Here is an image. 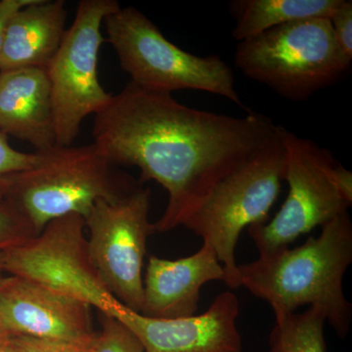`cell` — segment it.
Masks as SVG:
<instances>
[{
	"label": "cell",
	"mask_w": 352,
	"mask_h": 352,
	"mask_svg": "<svg viewBox=\"0 0 352 352\" xmlns=\"http://www.w3.org/2000/svg\"><path fill=\"white\" fill-rule=\"evenodd\" d=\"M63 0H34L17 11L6 25L0 53V72L46 69L66 32Z\"/></svg>",
	"instance_id": "15"
},
{
	"label": "cell",
	"mask_w": 352,
	"mask_h": 352,
	"mask_svg": "<svg viewBox=\"0 0 352 352\" xmlns=\"http://www.w3.org/2000/svg\"><path fill=\"white\" fill-rule=\"evenodd\" d=\"M0 275H1V272H0ZM11 337H12V336L7 331L6 326L3 325L1 319H0V346H4V344H8Z\"/></svg>",
	"instance_id": "25"
},
{
	"label": "cell",
	"mask_w": 352,
	"mask_h": 352,
	"mask_svg": "<svg viewBox=\"0 0 352 352\" xmlns=\"http://www.w3.org/2000/svg\"><path fill=\"white\" fill-rule=\"evenodd\" d=\"M318 237L302 245L281 248L256 261L238 264V284L265 300L273 310L296 312L321 308L331 327L344 339L351 328V303L342 280L352 263V223L349 212L321 227Z\"/></svg>",
	"instance_id": "2"
},
{
	"label": "cell",
	"mask_w": 352,
	"mask_h": 352,
	"mask_svg": "<svg viewBox=\"0 0 352 352\" xmlns=\"http://www.w3.org/2000/svg\"><path fill=\"white\" fill-rule=\"evenodd\" d=\"M352 59L338 43L330 19L296 21L240 41L235 64L280 96L305 101L339 82Z\"/></svg>",
	"instance_id": "4"
},
{
	"label": "cell",
	"mask_w": 352,
	"mask_h": 352,
	"mask_svg": "<svg viewBox=\"0 0 352 352\" xmlns=\"http://www.w3.org/2000/svg\"><path fill=\"white\" fill-rule=\"evenodd\" d=\"M120 7L116 0H82L45 69L58 146L73 145L83 120L100 113L112 100L113 94L99 80L98 56L106 41L101 32L104 20Z\"/></svg>",
	"instance_id": "7"
},
{
	"label": "cell",
	"mask_w": 352,
	"mask_h": 352,
	"mask_svg": "<svg viewBox=\"0 0 352 352\" xmlns=\"http://www.w3.org/2000/svg\"><path fill=\"white\" fill-rule=\"evenodd\" d=\"M335 38L342 51L352 59V2L342 0L330 18Z\"/></svg>",
	"instance_id": "22"
},
{
	"label": "cell",
	"mask_w": 352,
	"mask_h": 352,
	"mask_svg": "<svg viewBox=\"0 0 352 352\" xmlns=\"http://www.w3.org/2000/svg\"><path fill=\"white\" fill-rule=\"evenodd\" d=\"M283 146L285 180L289 193L270 222L250 226L259 256L289 247L298 237L346 214L351 206L338 191L331 176L337 160L328 150L278 126Z\"/></svg>",
	"instance_id": "8"
},
{
	"label": "cell",
	"mask_w": 352,
	"mask_h": 352,
	"mask_svg": "<svg viewBox=\"0 0 352 352\" xmlns=\"http://www.w3.org/2000/svg\"><path fill=\"white\" fill-rule=\"evenodd\" d=\"M212 281L226 283V272L214 249L206 243L195 254L176 261L150 256L143 279L140 314L156 319L193 316L198 310L201 289Z\"/></svg>",
	"instance_id": "13"
},
{
	"label": "cell",
	"mask_w": 352,
	"mask_h": 352,
	"mask_svg": "<svg viewBox=\"0 0 352 352\" xmlns=\"http://www.w3.org/2000/svg\"><path fill=\"white\" fill-rule=\"evenodd\" d=\"M151 190L141 185L119 200H98L85 219L88 249L109 292L122 305L141 314L143 266L147 240L156 233L149 221Z\"/></svg>",
	"instance_id": "10"
},
{
	"label": "cell",
	"mask_w": 352,
	"mask_h": 352,
	"mask_svg": "<svg viewBox=\"0 0 352 352\" xmlns=\"http://www.w3.org/2000/svg\"><path fill=\"white\" fill-rule=\"evenodd\" d=\"M274 327L270 335L268 352H326L321 308L309 307L302 314L273 310Z\"/></svg>",
	"instance_id": "17"
},
{
	"label": "cell",
	"mask_w": 352,
	"mask_h": 352,
	"mask_svg": "<svg viewBox=\"0 0 352 352\" xmlns=\"http://www.w3.org/2000/svg\"><path fill=\"white\" fill-rule=\"evenodd\" d=\"M0 352H14L11 346L8 344H4V346H0Z\"/></svg>",
	"instance_id": "26"
},
{
	"label": "cell",
	"mask_w": 352,
	"mask_h": 352,
	"mask_svg": "<svg viewBox=\"0 0 352 352\" xmlns=\"http://www.w3.org/2000/svg\"><path fill=\"white\" fill-rule=\"evenodd\" d=\"M342 0H235L230 14L235 19L232 38L243 41L296 21L330 19Z\"/></svg>",
	"instance_id": "16"
},
{
	"label": "cell",
	"mask_w": 352,
	"mask_h": 352,
	"mask_svg": "<svg viewBox=\"0 0 352 352\" xmlns=\"http://www.w3.org/2000/svg\"><path fill=\"white\" fill-rule=\"evenodd\" d=\"M331 176L335 186L340 195L349 203L351 207L352 204V173L351 170H346L342 164L336 161L331 170Z\"/></svg>",
	"instance_id": "23"
},
{
	"label": "cell",
	"mask_w": 352,
	"mask_h": 352,
	"mask_svg": "<svg viewBox=\"0 0 352 352\" xmlns=\"http://www.w3.org/2000/svg\"><path fill=\"white\" fill-rule=\"evenodd\" d=\"M85 219L68 214L46 224L36 238L3 252V271L27 278L113 316L122 305L95 267Z\"/></svg>",
	"instance_id": "9"
},
{
	"label": "cell",
	"mask_w": 352,
	"mask_h": 352,
	"mask_svg": "<svg viewBox=\"0 0 352 352\" xmlns=\"http://www.w3.org/2000/svg\"><path fill=\"white\" fill-rule=\"evenodd\" d=\"M34 0H0V53L3 44L4 32L11 17L23 7L32 3Z\"/></svg>",
	"instance_id": "24"
},
{
	"label": "cell",
	"mask_w": 352,
	"mask_h": 352,
	"mask_svg": "<svg viewBox=\"0 0 352 352\" xmlns=\"http://www.w3.org/2000/svg\"><path fill=\"white\" fill-rule=\"evenodd\" d=\"M39 154L23 153L9 144L8 136L0 131V198H3L7 178L14 173L29 170L38 163Z\"/></svg>",
	"instance_id": "20"
},
{
	"label": "cell",
	"mask_w": 352,
	"mask_h": 352,
	"mask_svg": "<svg viewBox=\"0 0 352 352\" xmlns=\"http://www.w3.org/2000/svg\"><path fill=\"white\" fill-rule=\"evenodd\" d=\"M0 131L27 141L36 152L47 151L56 145L45 69L0 72Z\"/></svg>",
	"instance_id": "14"
},
{
	"label": "cell",
	"mask_w": 352,
	"mask_h": 352,
	"mask_svg": "<svg viewBox=\"0 0 352 352\" xmlns=\"http://www.w3.org/2000/svg\"><path fill=\"white\" fill-rule=\"evenodd\" d=\"M0 319L12 336L69 342L91 349V307L27 279L0 275Z\"/></svg>",
	"instance_id": "11"
},
{
	"label": "cell",
	"mask_w": 352,
	"mask_h": 352,
	"mask_svg": "<svg viewBox=\"0 0 352 352\" xmlns=\"http://www.w3.org/2000/svg\"><path fill=\"white\" fill-rule=\"evenodd\" d=\"M38 153V163L7 178L3 198L38 234L52 220L68 214L85 219L97 201L119 200L142 185L111 163L94 143L55 145Z\"/></svg>",
	"instance_id": "3"
},
{
	"label": "cell",
	"mask_w": 352,
	"mask_h": 352,
	"mask_svg": "<svg viewBox=\"0 0 352 352\" xmlns=\"http://www.w3.org/2000/svg\"><path fill=\"white\" fill-rule=\"evenodd\" d=\"M263 113L243 118L189 108L170 92L129 82L94 118V143L111 163L136 166L139 183L168 194L156 232L183 226L221 178L277 138Z\"/></svg>",
	"instance_id": "1"
},
{
	"label": "cell",
	"mask_w": 352,
	"mask_h": 352,
	"mask_svg": "<svg viewBox=\"0 0 352 352\" xmlns=\"http://www.w3.org/2000/svg\"><path fill=\"white\" fill-rule=\"evenodd\" d=\"M4 256L3 252H0V272L3 271Z\"/></svg>",
	"instance_id": "27"
},
{
	"label": "cell",
	"mask_w": 352,
	"mask_h": 352,
	"mask_svg": "<svg viewBox=\"0 0 352 352\" xmlns=\"http://www.w3.org/2000/svg\"><path fill=\"white\" fill-rule=\"evenodd\" d=\"M101 324L91 352H146L138 338L119 319L102 314Z\"/></svg>",
	"instance_id": "19"
},
{
	"label": "cell",
	"mask_w": 352,
	"mask_h": 352,
	"mask_svg": "<svg viewBox=\"0 0 352 352\" xmlns=\"http://www.w3.org/2000/svg\"><path fill=\"white\" fill-rule=\"evenodd\" d=\"M38 235L36 227L24 214L0 198V252L20 247Z\"/></svg>",
	"instance_id": "18"
},
{
	"label": "cell",
	"mask_w": 352,
	"mask_h": 352,
	"mask_svg": "<svg viewBox=\"0 0 352 352\" xmlns=\"http://www.w3.org/2000/svg\"><path fill=\"white\" fill-rule=\"evenodd\" d=\"M239 314L237 296L224 292L200 315L156 319L124 307L113 317L131 329L146 352H242Z\"/></svg>",
	"instance_id": "12"
},
{
	"label": "cell",
	"mask_w": 352,
	"mask_h": 352,
	"mask_svg": "<svg viewBox=\"0 0 352 352\" xmlns=\"http://www.w3.org/2000/svg\"><path fill=\"white\" fill-rule=\"evenodd\" d=\"M9 346L14 352H91V349L58 342V340L38 339L28 336H13Z\"/></svg>",
	"instance_id": "21"
},
{
	"label": "cell",
	"mask_w": 352,
	"mask_h": 352,
	"mask_svg": "<svg viewBox=\"0 0 352 352\" xmlns=\"http://www.w3.org/2000/svg\"><path fill=\"white\" fill-rule=\"evenodd\" d=\"M107 41L131 82L170 92L199 90L237 105L233 72L219 56L200 57L170 43L149 18L132 6L120 7L104 20Z\"/></svg>",
	"instance_id": "5"
},
{
	"label": "cell",
	"mask_w": 352,
	"mask_h": 352,
	"mask_svg": "<svg viewBox=\"0 0 352 352\" xmlns=\"http://www.w3.org/2000/svg\"><path fill=\"white\" fill-rule=\"evenodd\" d=\"M284 180V150L278 134L270 145L221 178L183 224L214 249L228 288H240L235 249L241 233L245 227L266 222Z\"/></svg>",
	"instance_id": "6"
}]
</instances>
